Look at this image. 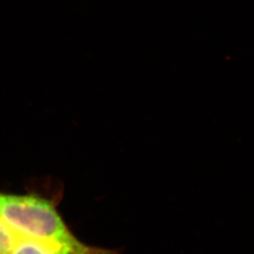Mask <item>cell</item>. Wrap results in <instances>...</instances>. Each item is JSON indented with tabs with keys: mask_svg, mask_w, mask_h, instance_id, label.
<instances>
[{
	"mask_svg": "<svg viewBox=\"0 0 254 254\" xmlns=\"http://www.w3.org/2000/svg\"><path fill=\"white\" fill-rule=\"evenodd\" d=\"M23 237L18 236L14 231L0 219V254H9L15 245Z\"/></svg>",
	"mask_w": 254,
	"mask_h": 254,
	"instance_id": "7a4b0ae2",
	"label": "cell"
},
{
	"mask_svg": "<svg viewBox=\"0 0 254 254\" xmlns=\"http://www.w3.org/2000/svg\"><path fill=\"white\" fill-rule=\"evenodd\" d=\"M0 219L23 238L61 244L79 240L66 226L54 203L34 194L0 192Z\"/></svg>",
	"mask_w": 254,
	"mask_h": 254,
	"instance_id": "6da1fadb",
	"label": "cell"
}]
</instances>
